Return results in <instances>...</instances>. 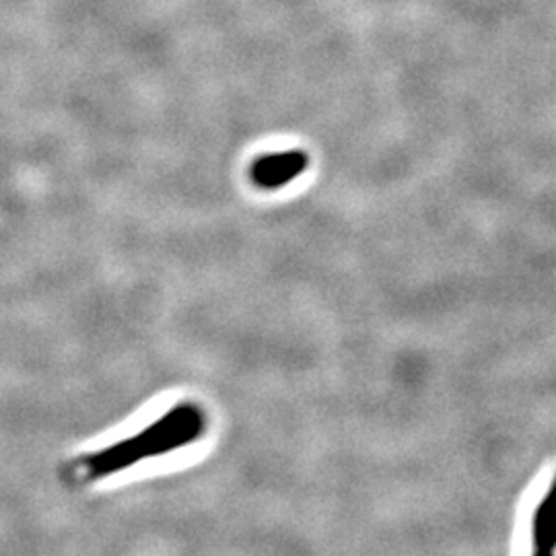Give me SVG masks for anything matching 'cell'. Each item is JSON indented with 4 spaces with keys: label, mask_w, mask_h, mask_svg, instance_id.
Listing matches in <instances>:
<instances>
[{
    "label": "cell",
    "mask_w": 556,
    "mask_h": 556,
    "mask_svg": "<svg viewBox=\"0 0 556 556\" xmlns=\"http://www.w3.org/2000/svg\"><path fill=\"white\" fill-rule=\"evenodd\" d=\"M206 415L199 404L179 402L137 433L66 462L60 468V478L71 486L100 482L142 462L194 445L206 433Z\"/></svg>",
    "instance_id": "obj_1"
},
{
    "label": "cell",
    "mask_w": 556,
    "mask_h": 556,
    "mask_svg": "<svg viewBox=\"0 0 556 556\" xmlns=\"http://www.w3.org/2000/svg\"><path fill=\"white\" fill-rule=\"evenodd\" d=\"M532 542L538 555H553L556 551V480L538 503L532 519Z\"/></svg>",
    "instance_id": "obj_3"
},
{
    "label": "cell",
    "mask_w": 556,
    "mask_h": 556,
    "mask_svg": "<svg viewBox=\"0 0 556 556\" xmlns=\"http://www.w3.org/2000/svg\"><path fill=\"white\" fill-rule=\"evenodd\" d=\"M309 155L303 151H282L262 155L250 167V179L262 190H278L307 172Z\"/></svg>",
    "instance_id": "obj_2"
}]
</instances>
